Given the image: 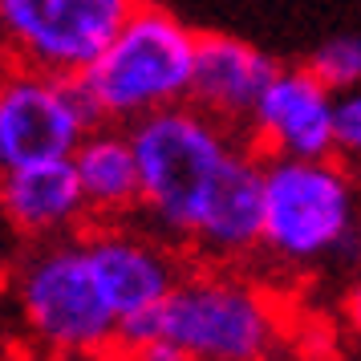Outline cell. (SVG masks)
<instances>
[{"mask_svg":"<svg viewBox=\"0 0 361 361\" xmlns=\"http://www.w3.org/2000/svg\"><path fill=\"white\" fill-rule=\"evenodd\" d=\"M142 175V215L147 228L171 244H191L199 219L228 171L244 154L247 138L191 102L150 114L126 126Z\"/></svg>","mask_w":361,"mask_h":361,"instance_id":"cell-1","label":"cell"},{"mask_svg":"<svg viewBox=\"0 0 361 361\" xmlns=\"http://www.w3.org/2000/svg\"><path fill=\"white\" fill-rule=\"evenodd\" d=\"M8 293L20 329L49 357L114 361L122 353V321L90 268L82 231L25 247L13 260Z\"/></svg>","mask_w":361,"mask_h":361,"instance_id":"cell-2","label":"cell"},{"mask_svg":"<svg viewBox=\"0 0 361 361\" xmlns=\"http://www.w3.org/2000/svg\"><path fill=\"white\" fill-rule=\"evenodd\" d=\"M147 337L175 345L187 361H272L284 312L260 280L207 264L187 272L154 317L122 333V353Z\"/></svg>","mask_w":361,"mask_h":361,"instance_id":"cell-3","label":"cell"},{"mask_svg":"<svg viewBox=\"0 0 361 361\" xmlns=\"http://www.w3.org/2000/svg\"><path fill=\"white\" fill-rule=\"evenodd\" d=\"M260 252L284 272L361 260V187L333 159H264Z\"/></svg>","mask_w":361,"mask_h":361,"instance_id":"cell-4","label":"cell"},{"mask_svg":"<svg viewBox=\"0 0 361 361\" xmlns=\"http://www.w3.org/2000/svg\"><path fill=\"white\" fill-rule=\"evenodd\" d=\"M199 33L183 25L171 8L142 0L134 17L118 29L94 66L85 69L82 90L98 122L134 126L150 114H163L191 102Z\"/></svg>","mask_w":361,"mask_h":361,"instance_id":"cell-5","label":"cell"},{"mask_svg":"<svg viewBox=\"0 0 361 361\" xmlns=\"http://www.w3.org/2000/svg\"><path fill=\"white\" fill-rule=\"evenodd\" d=\"M142 0H0V61L82 78Z\"/></svg>","mask_w":361,"mask_h":361,"instance_id":"cell-6","label":"cell"},{"mask_svg":"<svg viewBox=\"0 0 361 361\" xmlns=\"http://www.w3.org/2000/svg\"><path fill=\"white\" fill-rule=\"evenodd\" d=\"M94 126L102 122L82 82L0 61V175L73 159Z\"/></svg>","mask_w":361,"mask_h":361,"instance_id":"cell-7","label":"cell"},{"mask_svg":"<svg viewBox=\"0 0 361 361\" xmlns=\"http://www.w3.org/2000/svg\"><path fill=\"white\" fill-rule=\"evenodd\" d=\"M82 240L102 293L110 296L118 321H122V333L154 317L166 305V296L179 288V280L187 276L175 244L150 228L94 224L90 231H82Z\"/></svg>","mask_w":361,"mask_h":361,"instance_id":"cell-8","label":"cell"},{"mask_svg":"<svg viewBox=\"0 0 361 361\" xmlns=\"http://www.w3.org/2000/svg\"><path fill=\"white\" fill-rule=\"evenodd\" d=\"M260 159H333L337 94L309 66H280L244 126Z\"/></svg>","mask_w":361,"mask_h":361,"instance_id":"cell-9","label":"cell"},{"mask_svg":"<svg viewBox=\"0 0 361 361\" xmlns=\"http://www.w3.org/2000/svg\"><path fill=\"white\" fill-rule=\"evenodd\" d=\"M280 73V61L231 33H199L191 106L231 130H244L260 94Z\"/></svg>","mask_w":361,"mask_h":361,"instance_id":"cell-10","label":"cell"},{"mask_svg":"<svg viewBox=\"0 0 361 361\" xmlns=\"http://www.w3.org/2000/svg\"><path fill=\"white\" fill-rule=\"evenodd\" d=\"M90 219L85 195L78 187V171L69 159L33 163L0 175V228L29 244L78 235Z\"/></svg>","mask_w":361,"mask_h":361,"instance_id":"cell-11","label":"cell"},{"mask_svg":"<svg viewBox=\"0 0 361 361\" xmlns=\"http://www.w3.org/2000/svg\"><path fill=\"white\" fill-rule=\"evenodd\" d=\"M260 235H264V159L252 147H244V154L228 171L224 187L207 203V212H203L187 247L215 268H231V264L247 260L252 252H260Z\"/></svg>","mask_w":361,"mask_h":361,"instance_id":"cell-12","label":"cell"},{"mask_svg":"<svg viewBox=\"0 0 361 361\" xmlns=\"http://www.w3.org/2000/svg\"><path fill=\"white\" fill-rule=\"evenodd\" d=\"M78 187L85 195L90 219L98 224H126L134 212H142V175L134 159V142L126 126H94L73 150Z\"/></svg>","mask_w":361,"mask_h":361,"instance_id":"cell-13","label":"cell"},{"mask_svg":"<svg viewBox=\"0 0 361 361\" xmlns=\"http://www.w3.org/2000/svg\"><path fill=\"white\" fill-rule=\"evenodd\" d=\"M305 66H309L337 98L361 90V33H337V37H329V41H321V45L309 53Z\"/></svg>","mask_w":361,"mask_h":361,"instance_id":"cell-14","label":"cell"},{"mask_svg":"<svg viewBox=\"0 0 361 361\" xmlns=\"http://www.w3.org/2000/svg\"><path fill=\"white\" fill-rule=\"evenodd\" d=\"M337 159L361 175V90L337 98Z\"/></svg>","mask_w":361,"mask_h":361,"instance_id":"cell-15","label":"cell"},{"mask_svg":"<svg viewBox=\"0 0 361 361\" xmlns=\"http://www.w3.org/2000/svg\"><path fill=\"white\" fill-rule=\"evenodd\" d=\"M341 321L349 329V337L361 345V268L353 272V280H349V288L341 296Z\"/></svg>","mask_w":361,"mask_h":361,"instance_id":"cell-16","label":"cell"},{"mask_svg":"<svg viewBox=\"0 0 361 361\" xmlns=\"http://www.w3.org/2000/svg\"><path fill=\"white\" fill-rule=\"evenodd\" d=\"M8 272H13V260H8V252H4V240H0V288L8 284Z\"/></svg>","mask_w":361,"mask_h":361,"instance_id":"cell-17","label":"cell"},{"mask_svg":"<svg viewBox=\"0 0 361 361\" xmlns=\"http://www.w3.org/2000/svg\"><path fill=\"white\" fill-rule=\"evenodd\" d=\"M114 361H130V357H114Z\"/></svg>","mask_w":361,"mask_h":361,"instance_id":"cell-18","label":"cell"}]
</instances>
